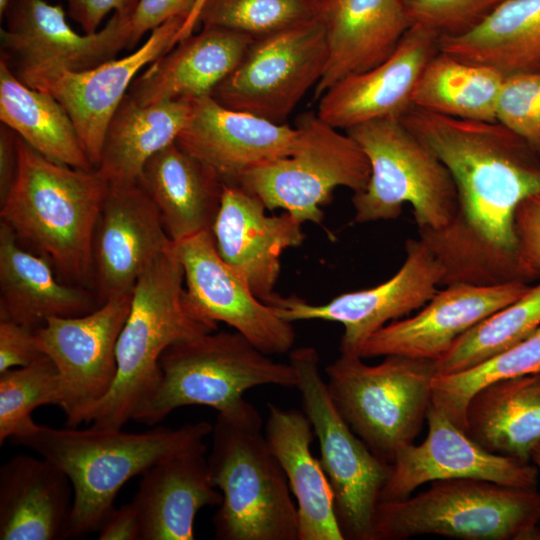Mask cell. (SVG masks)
Returning a JSON list of instances; mask_svg holds the SVG:
<instances>
[{
    "label": "cell",
    "instance_id": "cell-29",
    "mask_svg": "<svg viewBox=\"0 0 540 540\" xmlns=\"http://www.w3.org/2000/svg\"><path fill=\"white\" fill-rule=\"evenodd\" d=\"M56 275L47 258L27 250L0 222V320L37 328L51 317L80 316L100 306L86 288Z\"/></svg>",
    "mask_w": 540,
    "mask_h": 540
},
{
    "label": "cell",
    "instance_id": "cell-41",
    "mask_svg": "<svg viewBox=\"0 0 540 540\" xmlns=\"http://www.w3.org/2000/svg\"><path fill=\"white\" fill-rule=\"evenodd\" d=\"M505 0H401L411 26L438 38L464 34L481 23Z\"/></svg>",
    "mask_w": 540,
    "mask_h": 540
},
{
    "label": "cell",
    "instance_id": "cell-24",
    "mask_svg": "<svg viewBox=\"0 0 540 540\" xmlns=\"http://www.w3.org/2000/svg\"><path fill=\"white\" fill-rule=\"evenodd\" d=\"M254 40L232 30L201 26L149 64L134 79L128 95L140 105L211 96Z\"/></svg>",
    "mask_w": 540,
    "mask_h": 540
},
{
    "label": "cell",
    "instance_id": "cell-6",
    "mask_svg": "<svg viewBox=\"0 0 540 540\" xmlns=\"http://www.w3.org/2000/svg\"><path fill=\"white\" fill-rule=\"evenodd\" d=\"M540 493L491 481L457 478L376 507L372 540L436 535L460 540H537Z\"/></svg>",
    "mask_w": 540,
    "mask_h": 540
},
{
    "label": "cell",
    "instance_id": "cell-45",
    "mask_svg": "<svg viewBox=\"0 0 540 540\" xmlns=\"http://www.w3.org/2000/svg\"><path fill=\"white\" fill-rule=\"evenodd\" d=\"M69 16L85 33L99 30L103 20L111 12L133 11L138 0H65Z\"/></svg>",
    "mask_w": 540,
    "mask_h": 540
},
{
    "label": "cell",
    "instance_id": "cell-48",
    "mask_svg": "<svg viewBox=\"0 0 540 540\" xmlns=\"http://www.w3.org/2000/svg\"><path fill=\"white\" fill-rule=\"evenodd\" d=\"M205 1L206 0H197L196 1L193 10L191 11L189 16L184 21L183 25L181 26V28L177 32V34H176V36L174 38L173 46L176 45L177 43H179L180 41L186 39L187 37L191 36L193 33L196 32V28L199 27V25H198L199 13H200V10H201L202 6L204 5Z\"/></svg>",
    "mask_w": 540,
    "mask_h": 540
},
{
    "label": "cell",
    "instance_id": "cell-39",
    "mask_svg": "<svg viewBox=\"0 0 540 540\" xmlns=\"http://www.w3.org/2000/svg\"><path fill=\"white\" fill-rule=\"evenodd\" d=\"M59 403L58 371L46 355L0 373V444L32 423L36 408Z\"/></svg>",
    "mask_w": 540,
    "mask_h": 540
},
{
    "label": "cell",
    "instance_id": "cell-7",
    "mask_svg": "<svg viewBox=\"0 0 540 540\" xmlns=\"http://www.w3.org/2000/svg\"><path fill=\"white\" fill-rule=\"evenodd\" d=\"M216 331L178 341L164 351L158 384L135 421L153 426L190 405L222 412L251 388L296 387L297 375L289 362L275 361L237 331Z\"/></svg>",
    "mask_w": 540,
    "mask_h": 540
},
{
    "label": "cell",
    "instance_id": "cell-5",
    "mask_svg": "<svg viewBox=\"0 0 540 540\" xmlns=\"http://www.w3.org/2000/svg\"><path fill=\"white\" fill-rule=\"evenodd\" d=\"M262 427L245 398L213 424L207 461L222 494L212 518L218 540H298L297 506Z\"/></svg>",
    "mask_w": 540,
    "mask_h": 540
},
{
    "label": "cell",
    "instance_id": "cell-20",
    "mask_svg": "<svg viewBox=\"0 0 540 540\" xmlns=\"http://www.w3.org/2000/svg\"><path fill=\"white\" fill-rule=\"evenodd\" d=\"M531 285L444 286L414 316L392 321L359 348L363 359L398 355L435 362L474 325L524 295Z\"/></svg>",
    "mask_w": 540,
    "mask_h": 540
},
{
    "label": "cell",
    "instance_id": "cell-21",
    "mask_svg": "<svg viewBox=\"0 0 540 540\" xmlns=\"http://www.w3.org/2000/svg\"><path fill=\"white\" fill-rule=\"evenodd\" d=\"M299 137L297 127L227 108L206 96L193 100L190 117L175 142L210 167L225 185L238 186L250 169L291 155Z\"/></svg>",
    "mask_w": 540,
    "mask_h": 540
},
{
    "label": "cell",
    "instance_id": "cell-34",
    "mask_svg": "<svg viewBox=\"0 0 540 540\" xmlns=\"http://www.w3.org/2000/svg\"><path fill=\"white\" fill-rule=\"evenodd\" d=\"M0 120L45 158L76 169H95L63 106L50 94L22 82L2 56Z\"/></svg>",
    "mask_w": 540,
    "mask_h": 540
},
{
    "label": "cell",
    "instance_id": "cell-14",
    "mask_svg": "<svg viewBox=\"0 0 540 540\" xmlns=\"http://www.w3.org/2000/svg\"><path fill=\"white\" fill-rule=\"evenodd\" d=\"M405 253L398 271L372 288L342 293L324 304H310L295 295L277 294L269 305L291 323L323 320L342 324L340 353L357 354L371 335L421 309L441 286L443 268L420 239H407Z\"/></svg>",
    "mask_w": 540,
    "mask_h": 540
},
{
    "label": "cell",
    "instance_id": "cell-11",
    "mask_svg": "<svg viewBox=\"0 0 540 540\" xmlns=\"http://www.w3.org/2000/svg\"><path fill=\"white\" fill-rule=\"evenodd\" d=\"M289 363L297 375L303 412L318 439L319 460L333 491L344 538L372 540L373 517L391 464L377 457L337 411L314 347L292 349Z\"/></svg>",
    "mask_w": 540,
    "mask_h": 540
},
{
    "label": "cell",
    "instance_id": "cell-42",
    "mask_svg": "<svg viewBox=\"0 0 540 540\" xmlns=\"http://www.w3.org/2000/svg\"><path fill=\"white\" fill-rule=\"evenodd\" d=\"M514 229L521 265L531 282L540 279V193L517 206Z\"/></svg>",
    "mask_w": 540,
    "mask_h": 540
},
{
    "label": "cell",
    "instance_id": "cell-28",
    "mask_svg": "<svg viewBox=\"0 0 540 540\" xmlns=\"http://www.w3.org/2000/svg\"><path fill=\"white\" fill-rule=\"evenodd\" d=\"M267 407L264 435L297 502L298 540H345L330 482L311 452L309 419L297 409Z\"/></svg>",
    "mask_w": 540,
    "mask_h": 540
},
{
    "label": "cell",
    "instance_id": "cell-49",
    "mask_svg": "<svg viewBox=\"0 0 540 540\" xmlns=\"http://www.w3.org/2000/svg\"><path fill=\"white\" fill-rule=\"evenodd\" d=\"M531 461L533 464L537 467L538 471L540 472V443L535 446L533 449V452L531 454ZM537 540H540V525L537 535Z\"/></svg>",
    "mask_w": 540,
    "mask_h": 540
},
{
    "label": "cell",
    "instance_id": "cell-35",
    "mask_svg": "<svg viewBox=\"0 0 540 540\" xmlns=\"http://www.w3.org/2000/svg\"><path fill=\"white\" fill-rule=\"evenodd\" d=\"M504 77L491 67L462 61L439 50L422 71L412 103L449 117L496 121Z\"/></svg>",
    "mask_w": 540,
    "mask_h": 540
},
{
    "label": "cell",
    "instance_id": "cell-15",
    "mask_svg": "<svg viewBox=\"0 0 540 540\" xmlns=\"http://www.w3.org/2000/svg\"><path fill=\"white\" fill-rule=\"evenodd\" d=\"M185 19L174 18L154 29L135 51L93 68L41 67L15 72L26 85L53 96L70 116L93 167L99 164L108 125L134 79L173 47Z\"/></svg>",
    "mask_w": 540,
    "mask_h": 540
},
{
    "label": "cell",
    "instance_id": "cell-25",
    "mask_svg": "<svg viewBox=\"0 0 540 540\" xmlns=\"http://www.w3.org/2000/svg\"><path fill=\"white\" fill-rule=\"evenodd\" d=\"M318 18L326 33L328 60L315 98L341 79L386 60L410 28L401 0H322Z\"/></svg>",
    "mask_w": 540,
    "mask_h": 540
},
{
    "label": "cell",
    "instance_id": "cell-23",
    "mask_svg": "<svg viewBox=\"0 0 540 540\" xmlns=\"http://www.w3.org/2000/svg\"><path fill=\"white\" fill-rule=\"evenodd\" d=\"M438 51L435 33L411 26L386 60L327 89L316 114L332 127L344 130L373 120L400 119L413 106L421 73Z\"/></svg>",
    "mask_w": 540,
    "mask_h": 540
},
{
    "label": "cell",
    "instance_id": "cell-22",
    "mask_svg": "<svg viewBox=\"0 0 540 540\" xmlns=\"http://www.w3.org/2000/svg\"><path fill=\"white\" fill-rule=\"evenodd\" d=\"M259 198L240 186L225 185L211 228L216 250L263 302L276 297L283 251L299 247L306 235L289 213L267 215Z\"/></svg>",
    "mask_w": 540,
    "mask_h": 540
},
{
    "label": "cell",
    "instance_id": "cell-2",
    "mask_svg": "<svg viewBox=\"0 0 540 540\" xmlns=\"http://www.w3.org/2000/svg\"><path fill=\"white\" fill-rule=\"evenodd\" d=\"M212 429L207 421L140 433L92 425L53 428L33 421L11 440L46 458L69 478L74 497L70 539L99 529L127 481L164 459L205 445Z\"/></svg>",
    "mask_w": 540,
    "mask_h": 540
},
{
    "label": "cell",
    "instance_id": "cell-33",
    "mask_svg": "<svg viewBox=\"0 0 540 540\" xmlns=\"http://www.w3.org/2000/svg\"><path fill=\"white\" fill-rule=\"evenodd\" d=\"M438 46L503 76L540 70V0H505L472 30L438 38Z\"/></svg>",
    "mask_w": 540,
    "mask_h": 540
},
{
    "label": "cell",
    "instance_id": "cell-32",
    "mask_svg": "<svg viewBox=\"0 0 540 540\" xmlns=\"http://www.w3.org/2000/svg\"><path fill=\"white\" fill-rule=\"evenodd\" d=\"M466 432L487 451L530 462L540 443V376L529 374L480 388L466 408Z\"/></svg>",
    "mask_w": 540,
    "mask_h": 540
},
{
    "label": "cell",
    "instance_id": "cell-30",
    "mask_svg": "<svg viewBox=\"0 0 540 540\" xmlns=\"http://www.w3.org/2000/svg\"><path fill=\"white\" fill-rule=\"evenodd\" d=\"M138 184L158 208L173 242L211 230L224 183L210 167L187 154L176 142L146 162Z\"/></svg>",
    "mask_w": 540,
    "mask_h": 540
},
{
    "label": "cell",
    "instance_id": "cell-3",
    "mask_svg": "<svg viewBox=\"0 0 540 540\" xmlns=\"http://www.w3.org/2000/svg\"><path fill=\"white\" fill-rule=\"evenodd\" d=\"M19 167L0 203L1 221L23 246L47 258L61 279L93 288L92 243L107 192L96 170L55 163L17 140Z\"/></svg>",
    "mask_w": 540,
    "mask_h": 540
},
{
    "label": "cell",
    "instance_id": "cell-4",
    "mask_svg": "<svg viewBox=\"0 0 540 540\" xmlns=\"http://www.w3.org/2000/svg\"><path fill=\"white\" fill-rule=\"evenodd\" d=\"M217 326L192 305L173 242L134 286L130 312L116 346L114 384L85 424L122 429L154 392L164 351L178 341L216 331Z\"/></svg>",
    "mask_w": 540,
    "mask_h": 540
},
{
    "label": "cell",
    "instance_id": "cell-18",
    "mask_svg": "<svg viewBox=\"0 0 540 540\" xmlns=\"http://www.w3.org/2000/svg\"><path fill=\"white\" fill-rule=\"evenodd\" d=\"M425 440L401 449L391 463L380 501L406 498L437 480L472 478L518 488H536L538 469L530 462L487 451L432 402Z\"/></svg>",
    "mask_w": 540,
    "mask_h": 540
},
{
    "label": "cell",
    "instance_id": "cell-50",
    "mask_svg": "<svg viewBox=\"0 0 540 540\" xmlns=\"http://www.w3.org/2000/svg\"><path fill=\"white\" fill-rule=\"evenodd\" d=\"M10 1L11 0H0V16H1V18H3V15H4L8 5H9Z\"/></svg>",
    "mask_w": 540,
    "mask_h": 540
},
{
    "label": "cell",
    "instance_id": "cell-17",
    "mask_svg": "<svg viewBox=\"0 0 540 540\" xmlns=\"http://www.w3.org/2000/svg\"><path fill=\"white\" fill-rule=\"evenodd\" d=\"M174 248L183 266L188 297L202 316L227 324L268 355L292 350L296 340L293 324L256 297L224 263L211 230L174 242Z\"/></svg>",
    "mask_w": 540,
    "mask_h": 540
},
{
    "label": "cell",
    "instance_id": "cell-43",
    "mask_svg": "<svg viewBox=\"0 0 540 540\" xmlns=\"http://www.w3.org/2000/svg\"><path fill=\"white\" fill-rule=\"evenodd\" d=\"M33 327L0 320V373L31 364L44 356L35 338Z\"/></svg>",
    "mask_w": 540,
    "mask_h": 540
},
{
    "label": "cell",
    "instance_id": "cell-37",
    "mask_svg": "<svg viewBox=\"0 0 540 540\" xmlns=\"http://www.w3.org/2000/svg\"><path fill=\"white\" fill-rule=\"evenodd\" d=\"M537 373H540V327L521 342L470 369L435 376L432 404L466 432V408L480 388L499 380Z\"/></svg>",
    "mask_w": 540,
    "mask_h": 540
},
{
    "label": "cell",
    "instance_id": "cell-47",
    "mask_svg": "<svg viewBox=\"0 0 540 540\" xmlns=\"http://www.w3.org/2000/svg\"><path fill=\"white\" fill-rule=\"evenodd\" d=\"M18 135L8 126L0 125V203L13 187L19 167Z\"/></svg>",
    "mask_w": 540,
    "mask_h": 540
},
{
    "label": "cell",
    "instance_id": "cell-27",
    "mask_svg": "<svg viewBox=\"0 0 540 540\" xmlns=\"http://www.w3.org/2000/svg\"><path fill=\"white\" fill-rule=\"evenodd\" d=\"M73 498L69 478L46 458H10L0 468V539H68Z\"/></svg>",
    "mask_w": 540,
    "mask_h": 540
},
{
    "label": "cell",
    "instance_id": "cell-13",
    "mask_svg": "<svg viewBox=\"0 0 540 540\" xmlns=\"http://www.w3.org/2000/svg\"><path fill=\"white\" fill-rule=\"evenodd\" d=\"M132 292L110 298L84 315L51 317L35 329L40 351L58 371L59 407L69 427L85 423L114 384L116 346L130 312Z\"/></svg>",
    "mask_w": 540,
    "mask_h": 540
},
{
    "label": "cell",
    "instance_id": "cell-40",
    "mask_svg": "<svg viewBox=\"0 0 540 540\" xmlns=\"http://www.w3.org/2000/svg\"><path fill=\"white\" fill-rule=\"evenodd\" d=\"M496 121L540 153V70L504 77Z\"/></svg>",
    "mask_w": 540,
    "mask_h": 540
},
{
    "label": "cell",
    "instance_id": "cell-52",
    "mask_svg": "<svg viewBox=\"0 0 540 540\" xmlns=\"http://www.w3.org/2000/svg\"><path fill=\"white\" fill-rule=\"evenodd\" d=\"M538 374H539V376H540V373H538Z\"/></svg>",
    "mask_w": 540,
    "mask_h": 540
},
{
    "label": "cell",
    "instance_id": "cell-38",
    "mask_svg": "<svg viewBox=\"0 0 540 540\" xmlns=\"http://www.w3.org/2000/svg\"><path fill=\"white\" fill-rule=\"evenodd\" d=\"M315 0H206L198 25L219 27L258 39L318 16Z\"/></svg>",
    "mask_w": 540,
    "mask_h": 540
},
{
    "label": "cell",
    "instance_id": "cell-26",
    "mask_svg": "<svg viewBox=\"0 0 540 540\" xmlns=\"http://www.w3.org/2000/svg\"><path fill=\"white\" fill-rule=\"evenodd\" d=\"M206 450L203 445L173 455L141 475L131 500L140 518L141 540H193L199 510L221 504Z\"/></svg>",
    "mask_w": 540,
    "mask_h": 540
},
{
    "label": "cell",
    "instance_id": "cell-31",
    "mask_svg": "<svg viewBox=\"0 0 540 540\" xmlns=\"http://www.w3.org/2000/svg\"><path fill=\"white\" fill-rule=\"evenodd\" d=\"M190 100L140 105L128 93L105 133L96 172L107 185L137 183L146 162L175 142L192 110Z\"/></svg>",
    "mask_w": 540,
    "mask_h": 540
},
{
    "label": "cell",
    "instance_id": "cell-36",
    "mask_svg": "<svg viewBox=\"0 0 540 540\" xmlns=\"http://www.w3.org/2000/svg\"><path fill=\"white\" fill-rule=\"evenodd\" d=\"M540 327V282L459 336L434 362L437 375L470 369L521 342Z\"/></svg>",
    "mask_w": 540,
    "mask_h": 540
},
{
    "label": "cell",
    "instance_id": "cell-19",
    "mask_svg": "<svg viewBox=\"0 0 540 540\" xmlns=\"http://www.w3.org/2000/svg\"><path fill=\"white\" fill-rule=\"evenodd\" d=\"M107 186L92 243L93 288L100 305L131 293L140 275L173 244L138 182Z\"/></svg>",
    "mask_w": 540,
    "mask_h": 540
},
{
    "label": "cell",
    "instance_id": "cell-8",
    "mask_svg": "<svg viewBox=\"0 0 540 540\" xmlns=\"http://www.w3.org/2000/svg\"><path fill=\"white\" fill-rule=\"evenodd\" d=\"M345 131L371 169L366 187L352 197L354 222L396 219L405 203L418 229H438L452 221L458 192L450 171L400 119L373 120Z\"/></svg>",
    "mask_w": 540,
    "mask_h": 540
},
{
    "label": "cell",
    "instance_id": "cell-44",
    "mask_svg": "<svg viewBox=\"0 0 540 540\" xmlns=\"http://www.w3.org/2000/svg\"><path fill=\"white\" fill-rule=\"evenodd\" d=\"M197 0H138L131 15L129 48L134 47L145 34L174 18H186Z\"/></svg>",
    "mask_w": 540,
    "mask_h": 540
},
{
    "label": "cell",
    "instance_id": "cell-9",
    "mask_svg": "<svg viewBox=\"0 0 540 540\" xmlns=\"http://www.w3.org/2000/svg\"><path fill=\"white\" fill-rule=\"evenodd\" d=\"M325 372L341 417L377 457L391 464L426 420L434 362L389 355L368 365L357 354L341 353Z\"/></svg>",
    "mask_w": 540,
    "mask_h": 540
},
{
    "label": "cell",
    "instance_id": "cell-16",
    "mask_svg": "<svg viewBox=\"0 0 540 540\" xmlns=\"http://www.w3.org/2000/svg\"><path fill=\"white\" fill-rule=\"evenodd\" d=\"M133 11L115 12L94 33H77L61 5L46 0H11L0 30L2 54L15 72L41 67L85 70L116 58L129 48Z\"/></svg>",
    "mask_w": 540,
    "mask_h": 540
},
{
    "label": "cell",
    "instance_id": "cell-10",
    "mask_svg": "<svg viewBox=\"0 0 540 540\" xmlns=\"http://www.w3.org/2000/svg\"><path fill=\"white\" fill-rule=\"evenodd\" d=\"M295 151L260 164L238 186L261 200L268 210L283 209L302 224H321L322 206L337 187L362 191L370 178L367 156L347 133H341L317 114L301 115Z\"/></svg>",
    "mask_w": 540,
    "mask_h": 540
},
{
    "label": "cell",
    "instance_id": "cell-51",
    "mask_svg": "<svg viewBox=\"0 0 540 540\" xmlns=\"http://www.w3.org/2000/svg\"><path fill=\"white\" fill-rule=\"evenodd\" d=\"M315 1H317V2H319V3H320V2L322 1V0H315Z\"/></svg>",
    "mask_w": 540,
    "mask_h": 540
},
{
    "label": "cell",
    "instance_id": "cell-1",
    "mask_svg": "<svg viewBox=\"0 0 540 540\" xmlns=\"http://www.w3.org/2000/svg\"><path fill=\"white\" fill-rule=\"evenodd\" d=\"M400 120L435 152L457 187L452 221L418 229L443 268L441 286L530 284L518 255L514 214L521 201L540 193V153L497 121L414 106Z\"/></svg>",
    "mask_w": 540,
    "mask_h": 540
},
{
    "label": "cell",
    "instance_id": "cell-12",
    "mask_svg": "<svg viewBox=\"0 0 540 540\" xmlns=\"http://www.w3.org/2000/svg\"><path fill=\"white\" fill-rule=\"evenodd\" d=\"M328 44L318 16L255 39L211 97L221 105L283 123L325 71Z\"/></svg>",
    "mask_w": 540,
    "mask_h": 540
},
{
    "label": "cell",
    "instance_id": "cell-46",
    "mask_svg": "<svg viewBox=\"0 0 540 540\" xmlns=\"http://www.w3.org/2000/svg\"><path fill=\"white\" fill-rule=\"evenodd\" d=\"M97 531L99 540H141L140 518L133 502L114 507Z\"/></svg>",
    "mask_w": 540,
    "mask_h": 540
}]
</instances>
